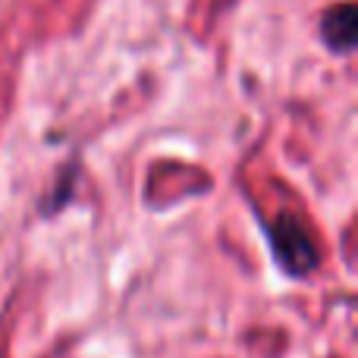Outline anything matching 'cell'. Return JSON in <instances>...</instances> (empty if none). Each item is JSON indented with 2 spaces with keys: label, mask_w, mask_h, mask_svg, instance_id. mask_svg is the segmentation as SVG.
Listing matches in <instances>:
<instances>
[{
  "label": "cell",
  "mask_w": 358,
  "mask_h": 358,
  "mask_svg": "<svg viewBox=\"0 0 358 358\" xmlns=\"http://www.w3.org/2000/svg\"><path fill=\"white\" fill-rule=\"evenodd\" d=\"M264 233H267V242H271V252L277 258V264L289 277H308L321 264V252H317L308 227L299 217H292V214L273 217V223H267Z\"/></svg>",
  "instance_id": "obj_1"
},
{
  "label": "cell",
  "mask_w": 358,
  "mask_h": 358,
  "mask_svg": "<svg viewBox=\"0 0 358 358\" xmlns=\"http://www.w3.org/2000/svg\"><path fill=\"white\" fill-rule=\"evenodd\" d=\"M321 38L330 50L336 54H349L355 48V38H358V16H355V6L352 3H340L334 10L324 13L321 19Z\"/></svg>",
  "instance_id": "obj_2"
}]
</instances>
